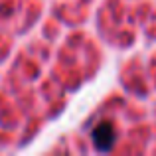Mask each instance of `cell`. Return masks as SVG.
Here are the masks:
<instances>
[{"label":"cell","mask_w":156,"mask_h":156,"mask_svg":"<svg viewBox=\"0 0 156 156\" xmlns=\"http://www.w3.org/2000/svg\"><path fill=\"white\" fill-rule=\"evenodd\" d=\"M91 140L99 152H109L117 142V130H115L111 121H101L95 129L91 130Z\"/></svg>","instance_id":"6da1fadb"}]
</instances>
